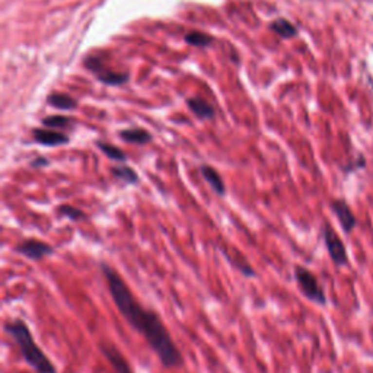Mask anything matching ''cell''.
Returning a JSON list of instances; mask_svg holds the SVG:
<instances>
[{"label":"cell","instance_id":"cell-4","mask_svg":"<svg viewBox=\"0 0 373 373\" xmlns=\"http://www.w3.org/2000/svg\"><path fill=\"white\" fill-rule=\"evenodd\" d=\"M13 252L31 260V261H41L45 257H50L54 254V246H51L50 243L39 241L37 238H28V239H22L20 242H18L13 246Z\"/></svg>","mask_w":373,"mask_h":373},{"label":"cell","instance_id":"cell-15","mask_svg":"<svg viewBox=\"0 0 373 373\" xmlns=\"http://www.w3.org/2000/svg\"><path fill=\"white\" fill-rule=\"evenodd\" d=\"M48 104L54 108L58 110H73L76 108V101L64 93H53L51 96H48Z\"/></svg>","mask_w":373,"mask_h":373},{"label":"cell","instance_id":"cell-18","mask_svg":"<svg viewBox=\"0 0 373 373\" xmlns=\"http://www.w3.org/2000/svg\"><path fill=\"white\" fill-rule=\"evenodd\" d=\"M186 41L191 45H195V47H205L208 45L213 39L210 35L204 34V32H198V31H191L186 35Z\"/></svg>","mask_w":373,"mask_h":373},{"label":"cell","instance_id":"cell-8","mask_svg":"<svg viewBox=\"0 0 373 373\" xmlns=\"http://www.w3.org/2000/svg\"><path fill=\"white\" fill-rule=\"evenodd\" d=\"M331 210L334 211V214L337 216L341 227L349 233L353 230V227L356 226V217L353 216L350 207L347 205V203L344 200H334L331 203Z\"/></svg>","mask_w":373,"mask_h":373},{"label":"cell","instance_id":"cell-1","mask_svg":"<svg viewBox=\"0 0 373 373\" xmlns=\"http://www.w3.org/2000/svg\"><path fill=\"white\" fill-rule=\"evenodd\" d=\"M101 271L118 312L124 317L126 322L146 340L149 347L158 356L161 365L167 369L181 368L184 365L183 354L161 317L155 311L143 308V305L136 300L117 270L101 262Z\"/></svg>","mask_w":373,"mask_h":373},{"label":"cell","instance_id":"cell-19","mask_svg":"<svg viewBox=\"0 0 373 373\" xmlns=\"http://www.w3.org/2000/svg\"><path fill=\"white\" fill-rule=\"evenodd\" d=\"M42 124L50 129H64L72 124V120L64 115H51L42 120Z\"/></svg>","mask_w":373,"mask_h":373},{"label":"cell","instance_id":"cell-20","mask_svg":"<svg viewBox=\"0 0 373 373\" xmlns=\"http://www.w3.org/2000/svg\"><path fill=\"white\" fill-rule=\"evenodd\" d=\"M98 77L101 82H104L107 85H121L129 79L127 75H120V73H112V72H104L102 75H98Z\"/></svg>","mask_w":373,"mask_h":373},{"label":"cell","instance_id":"cell-17","mask_svg":"<svg viewBox=\"0 0 373 373\" xmlns=\"http://www.w3.org/2000/svg\"><path fill=\"white\" fill-rule=\"evenodd\" d=\"M224 257H226V260L242 274V276H245V277H249V279H252V277H255L257 276V273H255V270L245 261V260H242V261H238L236 258H232L229 254H226V252H223V251H220Z\"/></svg>","mask_w":373,"mask_h":373},{"label":"cell","instance_id":"cell-21","mask_svg":"<svg viewBox=\"0 0 373 373\" xmlns=\"http://www.w3.org/2000/svg\"><path fill=\"white\" fill-rule=\"evenodd\" d=\"M48 165H50V161L44 156H38V158H35L29 162V167L34 168V169H39V168H44V167H48Z\"/></svg>","mask_w":373,"mask_h":373},{"label":"cell","instance_id":"cell-2","mask_svg":"<svg viewBox=\"0 0 373 373\" xmlns=\"http://www.w3.org/2000/svg\"><path fill=\"white\" fill-rule=\"evenodd\" d=\"M4 333L18 346L25 363L37 373H57L56 366L35 343L32 333L22 318H15L3 325Z\"/></svg>","mask_w":373,"mask_h":373},{"label":"cell","instance_id":"cell-12","mask_svg":"<svg viewBox=\"0 0 373 373\" xmlns=\"http://www.w3.org/2000/svg\"><path fill=\"white\" fill-rule=\"evenodd\" d=\"M188 107L189 110L200 118L203 120H210L213 118L214 115V111H213V107L210 104H207L205 101L200 99V98H192V99H188Z\"/></svg>","mask_w":373,"mask_h":373},{"label":"cell","instance_id":"cell-10","mask_svg":"<svg viewBox=\"0 0 373 373\" xmlns=\"http://www.w3.org/2000/svg\"><path fill=\"white\" fill-rule=\"evenodd\" d=\"M120 137L131 145H148L152 140V134L143 129H126L120 131Z\"/></svg>","mask_w":373,"mask_h":373},{"label":"cell","instance_id":"cell-9","mask_svg":"<svg viewBox=\"0 0 373 373\" xmlns=\"http://www.w3.org/2000/svg\"><path fill=\"white\" fill-rule=\"evenodd\" d=\"M200 174L204 178V181L210 186V188L214 191V194L223 197L226 194V186L224 181L222 178V175L217 172V169H214L210 165H201L200 167Z\"/></svg>","mask_w":373,"mask_h":373},{"label":"cell","instance_id":"cell-16","mask_svg":"<svg viewBox=\"0 0 373 373\" xmlns=\"http://www.w3.org/2000/svg\"><path fill=\"white\" fill-rule=\"evenodd\" d=\"M271 29L283 38H290L296 35V28L286 19H277L271 23Z\"/></svg>","mask_w":373,"mask_h":373},{"label":"cell","instance_id":"cell-14","mask_svg":"<svg viewBox=\"0 0 373 373\" xmlns=\"http://www.w3.org/2000/svg\"><path fill=\"white\" fill-rule=\"evenodd\" d=\"M57 214L60 217H67L70 219L72 222H80V220H85L86 219V213L79 208V207H75L72 204H61L58 205L57 208Z\"/></svg>","mask_w":373,"mask_h":373},{"label":"cell","instance_id":"cell-3","mask_svg":"<svg viewBox=\"0 0 373 373\" xmlns=\"http://www.w3.org/2000/svg\"><path fill=\"white\" fill-rule=\"evenodd\" d=\"M293 274H295V280L298 283L299 290L302 292V295L306 299H309L311 302H315L317 305H322V306L327 303L325 292L321 287V284L318 283V279L314 276L312 271H309L303 265H295Z\"/></svg>","mask_w":373,"mask_h":373},{"label":"cell","instance_id":"cell-6","mask_svg":"<svg viewBox=\"0 0 373 373\" xmlns=\"http://www.w3.org/2000/svg\"><path fill=\"white\" fill-rule=\"evenodd\" d=\"M99 350L102 352L104 357L110 362V365L112 366L115 373H133L130 363L127 362V359L123 356V353L115 346L102 343V344H99Z\"/></svg>","mask_w":373,"mask_h":373},{"label":"cell","instance_id":"cell-7","mask_svg":"<svg viewBox=\"0 0 373 373\" xmlns=\"http://www.w3.org/2000/svg\"><path fill=\"white\" fill-rule=\"evenodd\" d=\"M32 137L37 143L42 145V146H63L69 143V136L61 133V131H56V130H47V129H35L32 131Z\"/></svg>","mask_w":373,"mask_h":373},{"label":"cell","instance_id":"cell-11","mask_svg":"<svg viewBox=\"0 0 373 373\" xmlns=\"http://www.w3.org/2000/svg\"><path fill=\"white\" fill-rule=\"evenodd\" d=\"M111 174L114 175L115 180L124 183V184H129V186H137L139 184V174L131 168V167H127V165H117V167H112L111 168Z\"/></svg>","mask_w":373,"mask_h":373},{"label":"cell","instance_id":"cell-13","mask_svg":"<svg viewBox=\"0 0 373 373\" xmlns=\"http://www.w3.org/2000/svg\"><path fill=\"white\" fill-rule=\"evenodd\" d=\"M96 146L98 149L111 161H115V162H126L127 161V155L117 146L111 145V143H107V142H101L98 140L96 142Z\"/></svg>","mask_w":373,"mask_h":373},{"label":"cell","instance_id":"cell-5","mask_svg":"<svg viewBox=\"0 0 373 373\" xmlns=\"http://www.w3.org/2000/svg\"><path fill=\"white\" fill-rule=\"evenodd\" d=\"M322 236H324L327 249H328V252H330V257H331V260L336 262V265H338V267L346 265V264H347V252H346V248H344L341 239L338 238V235L333 230V227H331L328 223H325L324 227H322Z\"/></svg>","mask_w":373,"mask_h":373}]
</instances>
